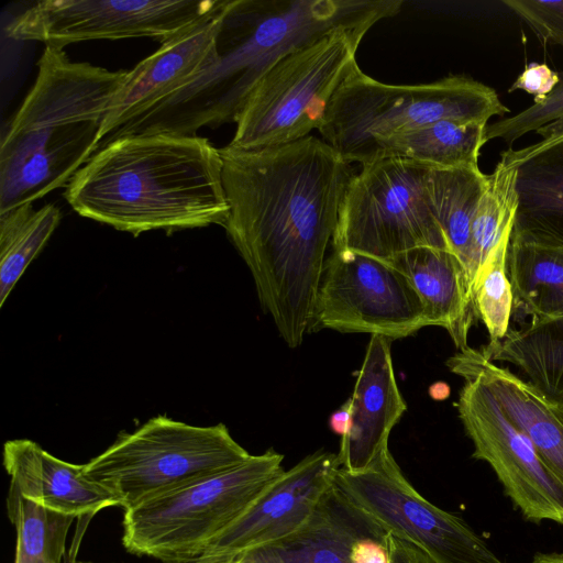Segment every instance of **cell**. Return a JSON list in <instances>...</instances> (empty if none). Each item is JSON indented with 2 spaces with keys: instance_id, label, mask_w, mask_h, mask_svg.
<instances>
[{
  "instance_id": "7",
  "label": "cell",
  "mask_w": 563,
  "mask_h": 563,
  "mask_svg": "<svg viewBox=\"0 0 563 563\" xmlns=\"http://www.w3.org/2000/svg\"><path fill=\"white\" fill-rule=\"evenodd\" d=\"M367 31L335 29L282 58L251 92L229 145H283L319 130L336 90L360 69L356 52Z\"/></svg>"
},
{
  "instance_id": "24",
  "label": "cell",
  "mask_w": 563,
  "mask_h": 563,
  "mask_svg": "<svg viewBox=\"0 0 563 563\" xmlns=\"http://www.w3.org/2000/svg\"><path fill=\"white\" fill-rule=\"evenodd\" d=\"M60 219V210L53 203L38 209L23 205L0 216V307Z\"/></svg>"
},
{
  "instance_id": "15",
  "label": "cell",
  "mask_w": 563,
  "mask_h": 563,
  "mask_svg": "<svg viewBox=\"0 0 563 563\" xmlns=\"http://www.w3.org/2000/svg\"><path fill=\"white\" fill-rule=\"evenodd\" d=\"M228 1L222 0L213 12L161 44L156 52L128 71L108 107L99 143L185 86L212 62Z\"/></svg>"
},
{
  "instance_id": "35",
  "label": "cell",
  "mask_w": 563,
  "mask_h": 563,
  "mask_svg": "<svg viewBox=\"0 0 563 563\" xmlns=\"http://www.w3.org/2000/svg\"><path fill=\"white\" fill-rule=\"evenodd\" d=\"M73 563H92V562H73Z\"/></svg>"
},
{
  "instance_id": "6",
  "label": "cell",
  "mask_w": 563,
  "mask_h": 563,
  "mask_svg": "<svg viewBox=\"0 0 563 563\" xmlns=\"http://www.w3.org/2000/svg\"><path fill=\"white\" fill-rule=\"evenodd\" d=\"M250 456L223 423L200 427L158 415L119 434L106 451L84 464V472L125 510Z\"/></svg>"
},
{
  "instance_id": "12",
  "label": "cell",
  "mask_w": 563,
  "mask_h": 563,
  "mask_svg": "<svg viewBox=\"0 0 563 563\" xmlns=\"http://www.w3.org/2000/svg\"><path fill=\"white\" fill-rule=\"evenodd\" d=\"M463 379L457 410L474 445L473 457L490 465L527 520L563 525V482L506 417L486 384L473 375Z\"/></svg>"
},
{
  "instance_id": "27",
  "label": "cell",
  "mask_w": 563,
  "mask_h": 563,
  "mask_svg": "<svg viewBox=\"0 0 563 563\" xmlns=\"http://www.w3.org/2000/svg\"><path fill=\"white\" fill-rule=\"evenodd\" d=\"M518 192V214L563 232V143L519 167Z\"/></svg>"
},
{
  "instance_id": "22",
  "label": "cell",
  "mask_w": 563,
  "mask_h": 563,
  "mask_svg": "<svg viewBox=\"0 0 563 563\" xmlns=\"http://www.w3.org/2000/svg\"><path fill=\"white\" fill-rule=\"evenodd\" d=\"M482 352L493 362L518 367L529 382L563 402V322L509 329L501 341Z\"/></svg>"
},
{
  "instance_id": "23",
  "label": "cell",
  "mask_w": 563,
  "mask_h": 563,
  "mask_svg": "<svg viewBox=\"0 0 563 563\" xmlns=\"http://www.w3.org/2000/svg\"><path fill=\"white\" fill-rule=\"evenodd\" d=\"M486 180L487 174L479 167H433L431 172V197L435 218L451 251L463 264L467 277L471 265L472 221Z\"/></svg>"
},
{
  "instance_id": "28",
  "label": "cell",
  "mask_w": 563,
  "mask_h": 563,
  "mask_svg": "<svg viewBox=\"0 0 563 563\" xmlns=\"http://www.w3.org/2000/svg\"><path fill=\"white\" fill-rule=\"evenodd\" d=\"M512 227L492 250L472 286L474 312L486 327L488 344L501 341L510 329L514 295L507 272V254Z\"/></svg>"
},
{
  "instance_id": "30",
  "label": "cell",
  "mask_w": 563,
  "mask_h": 563,
  "mask_svg": "<svg viewBox=\"0 0 563 563\" xmlns=\"http://www.w3.org/2000/svg\"><path fill=\"white\" fill-rule=\"evenodd\" d=\"M503 3L540 40L563 46V0H505Z\"/></svg>"
},
{
  "instance_id": "34",
  "label": "cell",
  "mask_w": 563,
  "mask_h": 563,
  "mask_svg": "<svg viewBox=\"0 0 563 563\" xmlns=\"http://www.w3.org/2000/svg\"><path fill=\"white\" fill-rule=\"evenodd\" d=\"M531 563H563V552L537 553Z\"/></svg>"
},
{
  "instance_id": "3",
  "label": "cell",
  "mask_w": 563,
  "mask_h": 563,
  "mask_svg": "<svg viewBox=\"0 0 563 563\" xmlns=\"http://www.w3.org/2000/svg\"><path fill=\"white\" fill-rule=\"evenodd\" d=\"M45 45L31 90L0 146V216L67 186L97 152L108 107L126 77Z\"/></svg>"
},
{
  "instance_id": "31",
  "label": "cell",
  "mask_w": 563,
  "mask_h": 563,
  "mask_svg": "<svg viewBox=\"0 0 563 563\" xmlns=\"http://www.w3.org/2000/svg\"><path fill=\"white\" fill-rule=\"evenodd\" d=\"M539 141L520 148L501 152L498 163L505 168H518L539 154L563 143V117L536 131Z\"/></svg>"
},
{
  "instance_id": "1",
  "label": "cell",
  "mask_w": 563,
  "mask_h": 563,
  "mask_svg": "<svg viewBox=\"0 0 563 563\" xmlns=\"http://www.w3.org/2000/svg\"><path fill=\"white\" fill-rule=\"evenodd\" d=\"M220 150L229 205L223 225L247 265L263 309L298 347L313 311L351 164L324 140Z\"/></svg>"
},
{
  "instance_id": "36",
  "label": "cell",
  "mask_w": 563,
  "mask_h": 563,
  "mask_svg": "<svg viewBox=\"0 0 563 563\" xmlns=\"http://www.w3.org/2000/svg\"><path fill=\"white\" fill-rule=\"evenodd\" d=\"M233 563H239V562H233Z\"/></svg>"
},
{
  "instance_id": "10",
  "label": "cell",
  "mask_w": 563,
  "mask_h": 563,
  "mask_svg": "<svg viewBox=\"0 0 563 563\" xmlns=\"http://www.w3.org/2000/svg\"><path fill=\"white\" fill-rule=\"evenodd\" d=\"M428 325L424 306L401 272L379 258L332 249L324 263L312 328L396 340Z\"/></svg>"
},
{
  "instance_id": "13",
  "label": "cell",
  "mask_w": 563,
  "mask_h": 563,
  "mask_svg": "<svg viewBox=\"0 0 563 563\" xmlns=\"http://www.w3.org/2000/svg\"><path fill=\"white\" fill-rule=\"evenodd\" d=\"M338 454L317 451L284 471L230 527L186 563H232L252 550L283 541L310 519L333 486Z\"/></svg>"
},
{
  "instance_id": "8",
  "label": "cell",
  "mask_w": 563,
  "mask_h": 563,
  "mask_svg": "<svg viewBox=\"0 0 563 563\" xmlns=\"http://www.w3.org/2000/svg\"><path fill=\"white\" fill-rule=\"evenodd\" d=\"M432 168L405 158L363 164L342 199L332 249L382 261L421 246L451 251L434 214Z\"/></svg>"
},
{
  "instance_id": "25",
  "label": "cell",
  "mask_w": 563,
  "mask_h": 563,
  "mask_svg": "<svg viewBox=\"0 0 563 563\" xmlns=\"http://www.w3.org/2000/svg\"><path fill=\"white\" fill-rule=\"evenodd\" d=\"M518 168L497 163L487 174L471 229V289L474 279L492 250L516 220L519 208Z\"/></svg>"
},
{
  "instance_id": "5",
  "label": "cell",
  "mask_w": 563,
  "mask_h": 563,
  "mask_svg": "<svg viewBox=\"0 0 563 563\" xmlns=\"http://www.w3.org/2000/svg\"><path fill=\"white\" fill-rule=\"evenodd\" d=\"M273 450L125 509L124 548L163 563L197 559L285 471Z\"/></svg>"
},
{
  "instance_id": "32",
  "label": "cell",
  "mask_w": 563,
  "mask_h": 563,
  "mask_svg": "<svg viewBox=\"0 0 563 563\" xmlns=\"http://www.w3.org/2000/svg\"><path fill=\"white\" fill-rule=\"evenodd\" d=\"M560 81V74L545 63H530L516 78L508 91H525L534 97L533 102L542 101Z\"/></svg>"
},
{
  "instance_id": "2",
  "label": "cell",
  "mask_w": 563,
  "mask_h": 563,
  "mask_svg": "<svg viewBox=\"0 0 563 563\" xmlns=\"http://www.w3.org/2000/svg\"><path fill=\"white\" fill-rule=\"evenodd\" d=\"M64 196L79 216L134 236L223 227L229 214L220 150L198 135L118 137L73 176Z\"/></svg>"
},
{
  "instance_id": "19",
  "label": "cell",
  "mask_w": 563,
  "mask_h": 563,
  "mask_svg": "<svg viewBox=\"0 0 563 563\" xmlns=\"http://www.w3.org/2000/svg\"><path fill=\"white\" fill-rule=\"evenodd\" d=\"M3 466L10 476L9 488L48 510L80 518L120 506L109 490L87 477L84 464L59 460L34 441H7Z\"/></svg>"
},
{
  "instance_id": "16",
  "label": "cell",
  "mask_w": 563,
  "mask_h": 563,
  "mask_svg": "<svg viewBox=\"0 0 563 563\" xmlns=\"http://www.w3.org/2000/svg\"><path fill=\"white\" fill-rule=\"evenodd\" d=\"M390 339L372 334L351 398L343 405L347 423L342 433L340 468L368 467L388 449V438L407 405L397 386Z\"/></svg>"
},
{
  "instance_id": "4",
  "label": "cell",
  "mask_w": 563,
  "mask_h": 563,
  "mask_svg": "<svg viewBox=\"0 0 563 563\" xmlns=\"http://www.w3.org/2000/svg\"><path fill=\"white\" fill-rule=\"evenodd\" d=\"M509 111L494 88L471 77L389 85L360 68L336 90L318 131L345 162L363 165L373 144L388 135L441 120L487 124Z\"/></svg>"
},
{
  "instance_id": "18",
  "label": "cell",
  "mask_w": 563,
  "mask_h": 563,
  "mask_svg": "<svg viewBox=\"0 0 563 563\" xmlns=\"http://www.w3.org/2000/svg\"><path fill=\"white\" fill-rule=\"evenodd\" d=\"M514 307L527 328L563 322V232L517 213L507 254Z\"/></svg>"
},
{
  "instance_id": "17",
  "label": "cell",
  "mask_w": 563,
  "mask_h": 563,
  "mask_svg": "<svg viewBox=\"0 0 563 563\" xmlns=\"http://www.w3.org/2000/svg\"><path fill=\"white\" fill-rule=\"evenodd\" d=\"M454 374L473 375L490 389L506 417L530 440L547 466L563 482V402L467 347L446 362Z\"/></svg>"
},
{
  "instance_id": "9",
  "label": "cell",
  "mask_w": 563,
  "mask_h": 563,
  "mask_svg": "<svg viewBox=\"0 0 563 563\" xmlns=\"http://www.w3.org/2000/svg\"><path fill=\"white\" fill-rule=\"evenodd\" d=\"M333 482L352 504L433 563H504L464 520L423 498L389 449L364 470L336 468Z\"/></svg>"
},
{
  "instance_id": "29",
  "label": "cell",
  "mask_w": 563,
  "mask_h": 563,
  "mask_svg": "<svg viewBox=\"0 0 563 563\" xmlns=\"http://www.w3.org/2000/svg\"><path fill=\"white\" fill-rule=\"evenodd\" d=\"M563 117V73L560 74V81L540 102H533L532 106L522 111L505 117L488 124L486 128V140L492 141L501 139L505 143L511 145L523 135L536 132L540 128L548 125Z\"/></svg>"
},
{
  "instance_id": "14",
  "label": "cell",
  "mask_w": 563,
  "mask_h": 563,
  "mask_svg": "<svg viewBox=\"0 0 563 563\" xmlns=\"http://www.w3.org/2000/svg\"><path fill=\"white\" fill-rule=\"evenodd\" d=\"M386 531L335 486L310 519L277 543L246 552L239 563H389ZM233 563V562H232Z\"/></svg>"
},
{
  "instance_id": "11",
  "label": "cell",
  "mask_w": 563,
  "mask_h": 563,
  "mask_svg": "<svg viewBox=\"0 0 563 563\" xmlns=\"http://www.w3.org/2000/svg\"><path fill=\"white\" fill-rule=\"evenodd\" d=\"M222 0H43L8 25L10 37L63 48L91 40L153 37L161 44L213 12Z\"/></svg>"
},
{
  "instance_id": "33",
  "label": "cell",
  "mask_w": 563,
  "mask_h": 563,
  "mask_svg": "<svg viewBox=\"0 0 563 563\" xmlns=\"http://www.w3.org/2000/svg\"><path fill=\"white\" fill-rule=\"evenodd\" d=\"M389 563H433L419 548L389 533Z\"/></svg>"
},
{
  "instance_id": "21",
  "label": "cell",
  "mask_w": 563,
  "mask_h": 563,
  "mask_svg": "<svg viewBox=\"0 0 563 563\" xmlns=\"http://www.w3.org/2000/svg\"><path fill=\"white\" fill-rule=\"evenodd\" d=\"M486 123L441 120L377 140L366 163L379 158H405L438 168L478 167L487 143Z\"/></svg>"
},
{
  "instance_id": "20",
  "label": "cell",
  "mask_w": 563,
  "mask_h": 563,
  "mask_svg": "<svg viewBox=\"0 0 563 563\" xmlns=\"http://www.w3.org/2000/svg\"><path fill=\"white\" fill-rule=\"evenodd\" d=\"M385 262L408 278L431 325L446 329L460 351L467 349L475 312L470 280L459 257L448 250L421 246Z\"/></svg>"
},
{
  "instance_id": "26",
  "label": "cell",
  "mask_w": 563,
  "mask_h": 563,
  "mask_svg": "<svg viewBox=\"0 0 563 563\" xmlns=\"http://www.w3.org/2000/svg\"><path fill=\"white\" fill-rule=\"evenodd\" d=\"M7 510L16 531L15 563H62L75 517L48 510L11 488Z\"/></svg>"
}]
</instances>
